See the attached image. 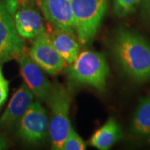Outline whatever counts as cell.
Here are the masks:
<instances>
[{
  "label": "cell",
  "instance_id": "10",
  "mask_svg": "<svg viewBox=\"0 0 150 150\" xmlns=\"http://www.w3.org/2000/svg\"><path fill=\"white\" fill-rule=\"evenodd\" d=\"M39 7L54 29L74 34L72 0H39Z\"/></svg>",
  "mask_w": 150,
  "mask_h": 150
},
{
  "label": "cell",
  "instance_id": "17",
  "mask_svg": "<svg viewBox=\"0 0 150 150\" xmlns=\"http://www.w3.org/2000/svg\"><path fill=\"white\" fill-rule=\"evenodd\" d=\"M9 91V82L4 77L3 64H0V109L6 102Z\"/></svg>",
  "mask_w": 150,
  "mask_h": 150
},
{
  "label": "cell",
  "instance_id": "7",
  "mask_svg": "<svg viewBox=\"0 0 150 150\" xmlns=\"http://www.w3.org/2000/svg\"><path fill=\"white\" fill-rule=\"evenodd\" d=\"M13 22L18 35L25 39H34L46 32L43 17L35 0H17Z\"/></svg>",
  "mask_w": 150,
  "mask_h": 150
},
{
  "label": "cell",
  "instance_id": "19",
  "mask_svg": "<svg viewBox=\"0 0 150 150\" xmlns=\"http://www.w3.org/2000/svg\"><path fill=\"white\" fill-rule=\"evenodd\" d=\"M7 146H8V143L6 139L4 136L0 135V150L5 149Z\"/></svg>",
  "mask_w": 150,
  "mask_h": 150
},
{
  "label": "cell",
  "instance_id": "2",
  "mask_svg": "<svg viewBox=\"0 0 150 150\" xmlns=\"http://www.w3.org/2000/svg\"><path fill=\"white\" fill-rule=\"evenodd\" d=\"M68 80L74 86H88L103 91L107 84L109 68L104 55L85 50L66 69Z\"/></svg>",
  "mask_w": 150,
  "mask_h": 150
},
{
  "label": "cell",
  "instance_id": "3",
  "mask_svg": "<svg viewBox=\"0 0 150 150\" xmlns=\"http://www.w3.org/2000/svg\"><path fill=\"white\" fill-rule=\"evenodd\" d=\"M49 108L48 134L51 140L52 149H62V145L72 129L69 119L71 97L62 84L54 83L47 101Z\"/></svg>",
  "mask_w": 150,
  "mask_h": 150
},
{
  "label": "cell",
  "instance_id": "4",
  "mask_svg": "<svg viewBox=\"0 0 150 150\" xmlns=\"http://www.w3.org/2000/svg\"><path fill=\"white\" fill-rule=\"evenodd\" d=\"M108 8V0H72L75 33L79 43L93 42Z\"/></svg>",
  "mask_w": 150,
  "mask_h": 150
},
{
  "label": "cell",
  "instance_id": "8",
  "mask_svg": "<svg viewBox=\"0 0 150 150\" xmlns=\"http://www.w3.org/2000/svg\"><path fill=\"white\" fill-rule=\"evenodd\" d=\"M16 59L24 83L39 102H46L51 91L52 83L47 79L44 71L26 51L19 54Z\"/></svg>",
  "mask_w": 150,
  "mask_h": 150
},
{
  "label": "cell",
  "instance_id": "15",
  "mask_svg": "<svg viewBox=\"0 0 150 150\" xmlns=\"http://www.w3.org/2000/svg\"><path fill=\"white\" fill-rule=\"evenodd\" d=\"M140 0H114L113 12L118 17H126L135 12Z\"/></svg>",
  "mask_w": 150,
  "mask_h": 150
},
{
  "label": "cell",
  "instance_id": "13",
  "mask_svg": "<svg viewBox=\"0 0 150 150\" xmlns=\"http://www.w3.org/2000/svg\"><path fill=\"white\" fill-rule=\"evenodd\" d=\"M122 138L121 127L115 118L110 117L106 123L93 133L89 140V144L99 150H108Z\"/></svg>",
  "mask_w": 150,
  "mask_h": 150
},
{
  "label": "cell",
  "instance_id": "11",
  "mask_svg": "<svg viewBox=\"0 0 150 150\" xmlns=\"http://www.w3.org/2000/svg\"><path fill=\"white\" fill-rule=\"evenodd\" d=\"M34 96L25 83L18 88L0 117V130L11 131L17 129L22 117L24 115L30 104L33 102Z\"/></svg>",
  "mask_w": 150,
  "mask_h": 150
},
{
  "label": "cell",
  "instance_id": "9",
  "mask_svg": "<svg viewBox=\"0 0 150 150\" xmlns=\"http://www.w3.org/2000/svg\"><path fill=\"white\" fill-rule=\"evenodd\" d=\"M28 54L44 72L51 75L58 74L66 65L64 61L54 48L49 34L46 32L34 38Z\"/></svg>",
  "mask_w": 150,
  "mask_h": 150
},
{
  "label": "cell",
  "instance_id": "14",
  "mask_svg": "<svg viewBox=\"0 0 150 150\" xmlns=\"http://www.w3.org/2000/svg\"><path fill=\"white\" fill-rule=\"evenodd\" d=\"M130 134L139 139L150 142V96L140 99L132 118Z\"/></svg>",
  "mask_w": 150,
  "mask_h": 150
},
{
  "label": "cell",
  "instance_id": "1",
  "mask_svg": "<svg viewBox=\"0 0 150 150\" xmlns=\"http://www.w3.org/2000/svg\"><path fill=\"white\" fill-rule=\"evenodd\" d=\"M109 48L118 68L130 79H150V43L144 36L120 28L110 38Z\"/></svg>",
  "mask_w": 150,
  "mask_h": 150
},
{
  "label": "cell",
  "instance_id": "5",
  "mask_svg": "<svg viewBox=\"0 0 150 150\" xmlns=\"http://www.w3.org/2000/svg\"><path fill=\"white\" fill-rule=\"evenodd\" d=\"M17 0H0V64H4L26 51V46L17 32L13 12Z\"/></svg>",
  "mask_w": 150,
  "mask_h": 150
},
{
  "label": "cell",
  "instance_id": "18",
  "mask_svg": "<svg viewBox=\"0 0 150 150\" xmlns=\"http://www.w3.org/2000/svg\"><path fill=\"white\" fill-rule=\"evenodd\" d=\"M141 13L144 20L150 23V0H142Z\"/></svg>",
  "mask_w": 150,
  "mask_h": 150
},
{
  "label": "cell",
  "instance_id": "12",
  "mask_svg": "<svg viewBox=\"0 0 150 150\" xmlns=\"http://www.w3.org/2000/svg\"><path fill=\"white\" fill-rule=\"evenodd\" d=\"M49 38L65 64H70L77 59L80 53V44L76 40L74 33L54 29L52 33L49 34Z\"/></svg>",
  "mask_w": 150,
  "mask_h": 150
},
{
  "label": "cell",
  "instance_id": "16",
  "mask_svg": "<svg viewBox=\"0 0 150 150\" xmlns=\"http://www.w3.org/2000/svg\"><path fill=\"white\" fill-rule=\"evenodd\" d=\"M86 144L83 139L76 133L74 129H71L69 134L65 139L61 150H84Z\"/></svg>",
  "mask_w": 150,
  "mask_h": 150
},
{
  "label": "cell",
  "instance_id": "6",
  "mask_svg": "<svg viewBox=\"0 0 150 150\" xmlns=\"http://www.w3.org/2000/svg\"><path fill=\"white\" fill-rule=\"evenodd\" d=\"M48 124L46 109L39 101H33L18 124V135L28 144H38L47 139Z\"/></svg>",
  "mask_w": 150,
  "mask_h": 150
}]
</instances>
